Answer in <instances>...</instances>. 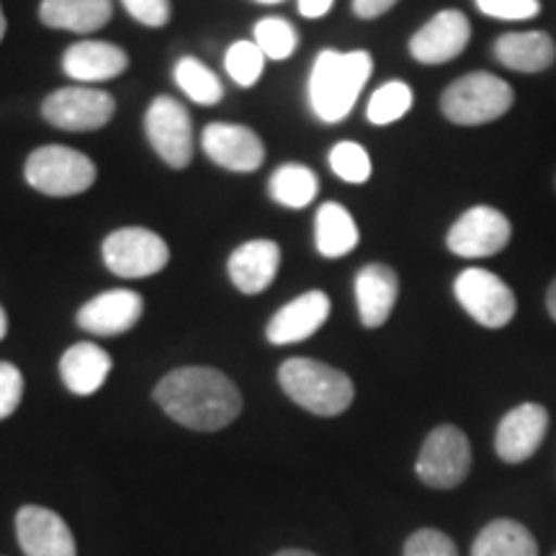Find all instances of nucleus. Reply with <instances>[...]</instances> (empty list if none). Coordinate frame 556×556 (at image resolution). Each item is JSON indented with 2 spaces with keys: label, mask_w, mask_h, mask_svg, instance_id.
<instances>
[{
  "label": "nucleus",
  "mask_w": 556,
  "mask_h": 556,
  "mask_svg": "<svg viewBox=\"0 0 556 556\" xmlns=\"http://www.w3.org/2000/svg\"><path fill=\"white\" fill-rule=\"evenodd\" d=\"M155 400L178 426L199 433L227 428L242 409L235 381L208 366H184L170 371L155 387Z\"/></svg>",
  "instance_id": "f257e3e1"
},
{
  "label": "nucleus",
  "mask_w": 556,
  "mask_h": 556,
  "mask_svg": "<svg viewBox=\"0 0 556 556\" xmlns=\"http://www.w3.org/2000/svg\"><path fill=\"white\" fill-rule=\"evenodd\" d=\"M371 73L374 60L366 50L319 52L315 65H312L307 86L309 106L317 119L325 124L348 119Z\"/></svg>",
  "instance_id": "f03ea898"
},
{
  "label": "nucleus",
  "mask_w": 556,
  "mask_h": 556,
  "mask_svg": "<svg viewBox=\"0 0 556 556\" xmlns=\"http://www.w3.org/2000/svg\"><path fill=\"white\" fill-rule=\"evenodd\" d=\"M281 389L312 415L336 417L353 405L356 387L348 374L315 358H289L278 368Z\"/></svg>",
  "instance_id": "7ed1b4c3"
},
{
  "label": "nucleus",
  "mask_w": 556,
  "mask_h": 556,
  "mask_svg": "<svg viewBox=\"0 0 556 556\" xmlns=\"http://www.w3.org/2000/svg\"><path fill=\"white\" fill-rule=\"evenodd\" d=\"M516 106V90L497 75L477 73L462 75L441 96L443 116L456 127H484Z\"/></svg>",
  "instance_id": "20e7f679"
},
{
  "label": "nucleus",
  "mask_w": 556,
  "mask_h": 556,
  "mask_svg": "<svg viewBox=\"0 0 556 556\" xmlns=\"http://www.w3.org/2000/svg\"><path fill=\"white\" fill-rule=\"evenodd\" d=\"M26 184L45 197L65 199L86 193L96 184L93 160L73 148L47 144L26 160Z\"/></svg>",
  "instance_id": "39448f33"
},
{
  "label": "nucleus",
  "mask_w": 556,
  "mask_h": 556,
  "mask_svg": "<svg viewBox=\"0 0 556 556\" xmlns=\"http://www.w3.org/2000/svg\"><path fill=\"white\" fill-rule=\"evenodd\" d=\"M462 309L486 330H503L518 312V299L497 274L486 268H464L454 281Z\"/></svg>",
  "instance_id": "423d86ee"
},
{
  "label": "nucleus",
  "mask_w": 556,
  "mask_h": 556,
  "mask_svg": "<svg viewBox=\"0 0 556 556\" xmlns=\"http://www.w3.org/2000/svg\"><path fill=\"white\" fill-rule=\"evenodd\" d=\"M469 438L456 426H438L422 441L415 471L422 484L433 490H454L471 471Z\"/></svg>",
  "instance_id": "0eeeda50"
},
{
  "label": "nucleus",
  "mask_w": 556,
  "mask_h": 556,
  "mask_svg": "<svg viewBox=\"0 0 556 556\" xmlns=\"http://www.w3.org/2000/svg\"><path fill=\"white\" fill-rule=\"evenodd\" d=\"M103 263L119 278H148L168 266L170 250L144 227H122L103 240Z\"/></svg>",
  "instance_id": "6e6552de"
},
{
  "label": "nucleus",
  "mask_w": 556,
  "mask_h": 556,
  "mask_svg": "<svg viewBox=\"0 0 556 556\" xmlns=\"http://www.w3.org/2000/svg\"><path fill=\"white\" fill-rule=\"evenodd\" d=\"M513 240V225L495 206H471L448 229L446 245L458 258H490Z\"/></svg>",
  "instance_id": "1a4fd4ad"
},
{
  "label": "nucleus",
  "mask_w": 556,
  "mask_h": 556,
  "mask_svg": "<svg viewBox=\"0 0 556 556\" xmlns=\"http://www.w3.org/2000/svg\"><path fill=\"white\" fill-rule=\"evenodd\" d=\"M114 111L116 103L106 90L88 86L60 88L41 103V116L52 127L65 131H93L106 127Z\"/></svg>",
  "instance_id": "9d476101"
},
{
  "label": "nucleus",
  "mask_w": 556,
  "mask_h": 556,
  "mask_svg": "<svg viewBox=\"0 0 556 556\" xmlns=\"http://www.w3.org/2000/svg\"><path fill=\"white\" fill-rule=\"evenodd\" d=\"M144 131L152 150L170 168H186L193 160V127L189 111L170 96H157L144 114Z\"/></svg>",
  "instance_id": "9b49d317"
},
{
  "label": "nucleus",
  "mask_w": 556,
  "mask_h": 556,
  "mask_svg": "<svg viewBox=\"0 0 556 556\" xmlns=\"http://www.w3.org/2000/svg\"><path fill=\"white\" fill-rule=\"evenodd\" d=\"M471 24L467 13L446 9L438 11L422 29H417L409 39V54L420 65H446L469 47Z\"/></svg>",
  "instance_id": "f8f14e48"
},
{
  "label": "nucleus",
  "mask_w": 556,
  "mask_h": 556,
  "mask_svg": "<svg viewBox=\"0 0 556 556\" xmlns=\"http://www.w3.org/2000/svg\"><path fill=\"white\" fill-rule=\"evenodd\" d=\"M548 430V409L539 402L507 409L495 433V451L505 464H523L544 443Z\"/></svg>",
  "instance_id": "ddd939ff"
},
{
  "label": "nucleus",
  "mask_w": 556,
  "mask_h": 556,
  "mask_svg": "<svg viewBox=\"0 0 556 556\" xmlns=\"http://www.w3.org/2000/svg\"><path fill=\"white\" fill-rule=\"evenodd\" d=\"M201 148L212 163L232 173L258 170L266 157L261 137L242 124H208L201 135Z\"/></svg>",
  "instance_id": "4468645a"
},
{
  "label": "nucleus",
  "mask_w": 556,
  "mask_h": 556,
  "mask_svg": "<svg viewBox=\"0 0 556 556\" xmlns=\"http://www.w3.org/2000/svg\"><path fill=\"white\" fill-rule=\"evenodd\" d=\"M16 536L26 556H78L73 531L54 510L39 505L21 507Z\"/></svg>",
  "instance_id": "2eb2a0df"
},
{
  "label": "nucleus",
  "mask_w": 556,
  "mask_h": 556,
  "mask_svg": "<svg viewBox=\"0 0 556 556\" xmlns=\"http://www.w3.org/2000/svg\"><path fill=\"white\" fill-rule=\"evenodd\" d=\"M330 296L325 291H307V294L291 299L287 307H281L270 317L266 338L274 345L302 343L328 323Z\"/></svg>",
  "instance_id": "dca6fc26"
},
{
  "label": "nucleus",
  "mask_w": 556,
  "mask_h": 556,
  "mask_svg": "<svg viewBox=\"0 0 556 556\" xmlns=\"http://www.w3.org/2000/svg\"><path fill=\"white\" fill-rule=\"evenodd\" d=\"M142 317V296L129 289H114L86 302L78 312V325L93 336H122Z\"/></svg>",
  "instance_id": "f3484780"
},
{
  "label": "nucleus",
  "mask_w": 556,
  "mask_h": 556,
  "mask_svg": "<svg viewBox=\"0 0 556 556\" xmlns=\"http://www.w3.org/2000/svg\"><path fill=\"white\" fill-rule=\"evenodd\" d=\"M400 296V276L384 263H368L356 276V304L361 325L377 330L392 317Z\"/></svg>",
  "instance_id": "a211bd4d"
},
{
  "label": "nucleus",
  "mask_w": 556,
  "mask_h": 556,
  "mask_svg": "<svg viewBox=\"0 0 556 556\" xmlns=\"http://www.w3.org/2000/svg\"><path fill=\"white\" fill-rule=\"evenodd\" d=\"M281 266V248L274 240H250L229 255L227 274L242 294L266 291Z\"/></svg>",
  "instance_id": "6ab92c4d"
},
{
  "label": "nucleus",
  "mask_w": 556,
  "mask_h": 556,
  "mask_svg": "<svg viewBox=\"0 0 556 556\" xmlns=\"http://www.w3.org/2000/svg\"><path fill=\"white\" fill-rule=\"evenodd\" d=\"M129 67V54L109 41H75L62 54V70L78 83H103Z\"/></svg>",
  "instance_id": "aec40b11"
},
{
  "label": "nucleus",
  "mask_w": 556,
  "mask_h": 556,
  "mask_svg": "<svg viewBox=\"0 0 556 556\" xmlns=\"http://www.w3.org/2000/svg\"><path fill=\"white\" fill-rule=\"evenodd\" d=\"M492 54L513 73L539 75L556 62V41L546 31H510L497 37Z\"/></svg>",
  "instance_id": "412c9836"
},
{
  "label": "nucleus",
  "mask_w": 556,
  "mask_h": 556,
  "mask_svg": "<svg viewBox=\"0 0 556 556\" xmlns=\"http://www.w3.org/2000/svg\"><path fill=\"white\" fill-rule=\"evenodd\" d=\"M111 374V356L96 343H75L60 358V377L73 394L88 397L106 384Z\"/></svg>",
  "instance_id": "4be33fe9"
},
{
  "label": "nucleus",
  "mask_w": 556,
  "mask_h": 556,
  "mask_svg": "<svg viewBox=\"0 0 556 556\" xmlns=\"http://www.w3.org/2000/svg\"><path fill=\"white\" fill-rule=\"evenodd\" d=\"M111 0H41L39 18L50 29L88 34L99 31L111 21Z\"/></svg>",
  "instance_id": "5701e85b"
},
{
  "label": "nucleus",
  "mask_w": 556,
  "mask_h": 556,
  "mask_svg": "<svg viewBox=\"0 0 556 556\" xmlns=\"http://www.w3.org/2000/svg\"><path fill=\"white\" fill-rule=\"evenodd\" d=\"M361 235L356 227V219L348 212L345 206L328 201L317 208L315 217V245L323 258H343V255L353 253L358 245Z\"/></svg>",
  "instance_id": "b1692460"
},
{
  "label": "nucleus",
  "mask_w": 556,
  "mask_h": 556,
  "mask_svg": "<svg viewBox=\"0 0 556 556\" xmlns=\"http://www.w3.org/2000/svg\"><path fill=\"white\" fill-rule=\"evenodd\" d=\"M471 556H539V541L518 520L495 518L479 531Z\"/></svg>",
  "instance_id": "393cba45"
},
{
  "label": "nucleus",
  "mask_w": 556,
  "mask_h": 556,
  "mask_svg": "<svg viewBox=\"0 0 556 556\" xmlns=\"http://www.w3.org/2000/svg\"><path fill=\"white\" fill-rule=\"evenodd\" d=\"M319 180L315 170H309L307 165L287 163L281 168L274 170V176L268 180V193L276 204L289 206V208H304L317 199Z\"/></svg>",
  "instance_id": "a878e982"
},
{
  "label": "nucleus",
  "mask_w": 556,
  "mask_h": 556,
  "mask_svg": "<svg viewBox=\"0 0 556 556\" xmlns=\"http://www.w3.org/2000/svg\"><path fill=\"white\" fill-rule=\"evenodd\" d=\"M173 78H176L178 88L184 90L191 101L201 103V106H214V103H219L222 96H225V88H222L217 75L197 58L178 60L176 70H173Z\"/></svg>",
  "instance_id": "bb28decb"
},
{
  "label": "nucleus",
  "mask_w": 556,
  "mask_h": 556,
  "mask_svg": "<svg viewBox=\"0 0 556 556\" xmlns=\"http://www.w3.org/2000/svg\"><path fill=\"white\" fill-rule=\"evenodd\" d=\"M415 93L407 83L402 80H389L384 86L374 90V96L368 99L366 106V119L374 124V127H387V124L400 122L402 116L413 109Z\"/></svg>",
  "instance_id": "cd10ccee"
},
{
  "label": "nucleus",
  "mask_w": 556,
  "mask_h": 556,
  "mask_svg": "<svg viewBox=\"0 0 556 556\" xmlns=\"http://www.w3.org/2000/svg\"><path fill=\"white\" fill-rule=\"evenodd\" d=\"M225 67L238 86L250 88L258 83L266 67V54L261 52V47L255 41H235L225 54Z\"/></svg>",
  "instance_id": "c85d7f7f"
},
{
  "label": "nucleus",
  "mask_w": 556,
  "mask_h": 556,
  "mask_svg": "<svg viewBox=\"0 0 556 556\" xmlns=\"http://www.w3.org/2000/svg\"><path fill=\"white\" fill-rule=\"evenodd\" d=\"M255 45L270 60H289L296 50L299 37L289 21L270 16L255 24Z\"/></svg>",
  "instance_id": "c756f323"
},
{
  "label": "nucleus",
  "mask_w": 556,
  "mask_h": 556,
  "mask_svg": "<svg viewBox=\"0 0 556 556\" xmlns=\"http://www.w3.org/2000/svg\"><path fill=\"white\" fill-rule=\"evenodd\" d=\"M330 168L345 184H366L371 178L374 165L364 144L358 142H338L330 150Z\"/></svg>",
  "instance_id": "7c9ffc66"
},
{
  "label": "nucleus",
  "mask_w": 556,
  "mask_h": 556,
  "mask_svg": "<svg viewBox=\"0 0 556 556\" xmlns=\"http://www.w3.org/2000/svg\"><path fill=\"white\" fill-rule=\"evenodd\" d=\"M405 556H458V548L448 533L420 528L405 541Z\"/></svg>",
  "instance_id": "2f4dec72"
},
{
  "label": "nucleus",
  "mask_w": 556,
  "mask_h": 556,
  "mask_svg": "<svg viewBox=\"0 0 556 556\" xmlns=\"http://www.w3.org/2000/svg\"><path fill=\"white\" fill-rule=\"evenodd\" d=\"M486 18L528 21L541 13V0H475Z\"/></svg>",
  "instance_id": "473e14b6"
},
{
  "label": "nucleus",
  "mask_w": 556,
  "mask_h": 556,
  "mask_svg": "<svg viewBox=\"0 0 556 556\" xmlns=\"http://www.w3.org/2000/svg\"><path fill=\"white\" fill-rule=\"evenodd\" d=\"M24 397V377L9 361H0V420L11 417Z\"/></svg>",
  "instance_id": "72a5a7b5"
},
{
  "label": "nucleus",
  "mask_w": 556,
  "mask_h": 556,
  "mask_svg": "<svg viewBox=\"0 0 556 556\" xmlns=\"http://www.w3.org/2000/svg\"><path fill=\"white\" fill-rule=\"evenodd\" d=\"M127 13L139 24L160 29L170 21V0H122Z\"/></svg>",
  "instance_id": "f704fd0d"
},
{
  "label": "nucleus",
  "mask_w": 556,
  "mask_h": 556,
  "mask_svg": "<svg viewBox=\"0 0 556 556\" xmlns=\"http://www.w3.org/2000/svg\"><path fill=\"white\" fill-rule=\"evenodd\" d=\"M397 5V0H353V13L358 18L371 21L384 16L387 11H392Z\"/></svg>",
  "instance_id": "c9c22d12"
},
{
  "label": "nucleus",
  "mask_w": 556,
  "mask_h": 556,
  "mask_svg": "<svg viewBox=\"0 0 556 556\" xmlns=\"http://www.w3.org/2000/svg\"><path fill=\"white\" fill-rule=\"evenodd\" d=\"M296 3L304 18H323L328 16L336 0H296Z\"/></svg>",
  "instance_id": "e433bc0d"
},
{
  "label": "nucleus",
  "mask_w": 556,
  "mask_h": 556,
  "mask_svg": "<svg viewBox=\"0 0 556 556\" xmlns=\"http://www.w3.org/2000/svg\"><path fill=\"white\" fill-rule=\"evenodd\" d=\"M546 312H548V317L556 323V278L548 283V289H546Z\"/></svg>",
  "instance_id": "4c0bfd02"
},
{
  "label": "nucleus",
  "mask_w": 556,
  "mask_h": 556,
  "mask_svg": "<svg viewBox=\"0 0 556 556\" xmlns=\"http://www.w3.org/2000/svg\"><path fill=\"white\" fill-rule=\"evenodd\" d=\"M274 556H317V554L304 552V548H283V552H278Z\"/></svg>",
  "instance_id": "58836bf2"
},
{
  "label": "nucleus",
  "mask_w": 556,
  "mask_h": 556,
  "mask_svg": "<svg viewBox=\"0 0 556 556\" xmlns=\"http://www.w3.org/2000/svg\"><path fill=\"white\" fill-rule=\"evenodd\" d=\"M5 332H9V315H5V309L0 307V340L5 338Z\"/></svg>",
  "instance_id": "ea45409f"
},
{
  "label": "nucleus",
  "mask_w": 556,
  "mask_h": 556,
  "mask_svg": "<svg viewBox=\"0 0 556 556\" xmlns=\"http://www.w3.org/2000/svg\"><path fill=\"white\" fill-rule=\"evenodd\" d=\"M5 29H9V24H5V13H3V5H0V41L5 37Z\"/></svg>",
  "instance_id": "a19ab883"
},
{
  "label": "nucleus",
  "mask_w": 556,
  "mask_h": 556,
  "mask_svg": "<svg viewBox=\"0 0 556 556\" xmlns=\"http://www.w3.org/2000/svg\"><path fill=\"white\" fill-rule=\"evenodd\" d=\"M255 3H266V5H274V3H281V0H255Z\"/></svg>",
  "instance_id": "79ce46f5"
},
{
  "label": "nucleus",
  "mask_w": 556,
  "mask_h": 556,
  "mask_svg": "<svg viewBox=\"0 0 556 556\" xmlns=\"http://www.w3.org/2000/svg\"><path fill=\"white\" fill-rule=\"evenodd\" d=\"M554 189H556V176H554Z\"/></svg>",
  "instance_id": "37998d69"
},
{
  "label": "nucleus",
  "mask_w": 556,
  "mask_h": 556,
  "mask_svg": "<svg viewBox=\"0 0 556 556\" xmlns=\"http://www.w3.org/2000/svg\"><path fill=\"white\" fill-rule=\"evenodd\" d=\"M554 556H556V554H554Z\"/></svg>",
  "instance_id": "c03bdc74"
}]
</instances>
